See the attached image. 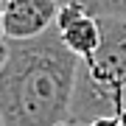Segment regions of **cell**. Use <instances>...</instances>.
<instances>
[{
  "label": "cell",
  "mask_w": 126,
  "mask_h": 126,
  "mask_svg": "<svg viewBox=\"0 0 126 126\" xmlns=\"http://www.w3.org/2000/svg\"><path fill=\"white\" fill-rule=\"evenodd\" d=\"M0 70V126H62L70 121L81 59L56 28L34 39H9Z\"/></svg>",
  "instance_id": "cell-1"
},
{
  "label": "cell",
  "mask_w": 126,
  "mask_h": 126,
  "mask_svg": "<svg viewBox=\"0 0 126 126\" xmlns=\"http://www.w3.org/2000/svg\"><path fill=\"white\" fill-rule=\"evenodd\" d=\"M101 48L93 59L79 62L70 121L93 123L95 118L121 115L126 109V20L101 17Z\"/></svg>",
  "instance_id": "cell-2"
},
{
  "label": "cell",
  "mask_w": 126,
  "mask_h": 126,
  "mask_svg": "<svg viewBox=\"0 0 126 126\" xmlns=\"http://www.w3.org/2000/svg\"><path fill=\"white\" fill-rule=\"evenodd\" d=\"M56 31L62 36V42L79 59H93L95 50L101 48V39H104L101 17L93 14L79 0H64L62 3L59 17H56Z\"/></svg>",
  "instance_id": "cell-3"
},
{
  "label": "cell",
  "mask_w": 126,
  "mask_h": 126,
  "mask_svg": "<svg viewBox=\"0 0 126 126\" xmlns=\"http://www.w3.org/2000/svg\"><path fill=\"white\" fill-rule=\"evenodd\" d=\"M64 0H11L3 11L6 39H34L56 28V17Z\"/></svg>",
  "instance_id": "cell-4"
},
{
  "label": "cell",
  "mask_w": 126,
  "mask_h": 126,
  "mask_svg": "<svg viewBox=\"0 0 126 126\" xmlns=\"http://www.w3.org/2000/svg\"><path fill=\"white\" fill-rule=\"evenodd\" d=\"M98 17H123L126 20V0H79Z\"/></svg>",
  "instance_id": "cell-5"
},
{
  "label": "cell",
  "mask_w": 126,
  "mask_h": 126,
  "mask_svg": "<svg viewBox=\"0 0 126 126\" xmlns=\"http://www.w3.org/2000/svg\"><path fill=\"white\" fill-rule=\"evenodd\" d=\"M87 126H121V123H118V115H107V118H95Z\"/></svg>",
  "instance_id": "cell-6"
},
{
  "label": "cell",
  "mask_w": 126,
  "mask_h": 126,
  "mask_svg": "<svg viewBox=\"0 0 126 126\" xmlns=\"http://www.w3.org/2000/svg\"><path fill=\"white\" fill-rule=\"evenodd\" d=\"M9 50H11L9 39H0V70L6 67V59H9Z\"/></svg>",
  "instance_id": "cell-7"
},
{
  "label": "cell",
  "mask_w": 126,
  "mask_h": 126,
  "mask_svg": "<svg viewBox=\"0 0 126 126\" xmlns=\"http://www.w3.org/2000/svg\"><path fill=\"white\" fill-rule=\"evenodd\" d=\"M0 39H6V23H3V14H0Z\"/></svg>",
  "instance_id": "cell-8"
},
{
  "label": "cell",
  "mask_w": 126,
  "mask_h": 126,
  "mask_svg": "<svg viewBox=\"0 0 126 126\" xmlns=\"http://www.w3.org/2000/svg\"><path fill=\"white\" fill-rule=\"evenodd\" d=\"M118 123H121V126H126V109H123L121 115H118Z\"/></svg>",
  "instance_id": "cell-9"
},
{
  "label": "cell",
  "mask_w": 126,
  "mask_h": 126,
  "mask_svg": "<svg viewBox=\"0 0 126 126\" xmlns=\"http://www.w3.org/2000/svg\"><path fill=\"white\" fill-rule=\"evenodd\" d=\"M9 3H11V0H0V14H3L6 9H9Z\"/></svg>",
  "instance_id": "cell-10"
},
{
  "label": "cell",
  "mask_w": 126,
  "mask_h": 126,
  "mask_svg": "<svg viewBox=\"0 0 126 126\" xmlns=\"http://www.w3.org/2000/svg\"><path fill=\"white\" fill-rule=\"evenodd\" d=\"M62 126H84V123H73V121H67V123H62Z\"/></svg>",
  "instance_id": "cell-11"
}]
</instances>
